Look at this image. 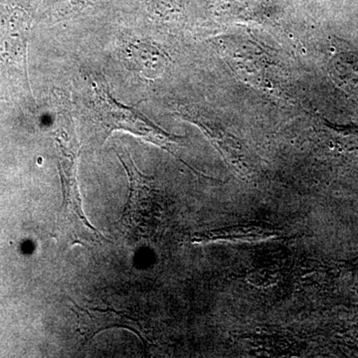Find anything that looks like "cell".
I'll return each mask as SVG.
<instances>
[{
  "label": "cell",
  "mask_w": 358,
  "mask_h": 358,
  "mask_svg": "<svg viewBox=\"0 0 358 358\" xmlns=\"http://www.w3.org/2000/svg\"><path fill=\"white\" fill-rule=\"evenodd\" d=\"M88 90L87 113L96 129L95 140L99 145H103L113 131H124L173 154L171 147L176 145L181 136L166 133L136 107L117 102L103 75H90Z\"/></svg>",
  "instance_id": "obj_1"
},
{
  "label": "cell",
  "mask_w": 358,
  "mask_h": 358,
  "mask_svg": "<svg viewBox=\"0 0 358 358\" xmlns=\"http://www.w3.org/2000/svg\"><path fill=\"white\" fill-rule=\"evenodd\" d=\"M56 157L62 182L63 204L59 209L56 219L55 234L71 244L102 243L110 240L103 236L89 222L83 210V201L78 181V162L79 145L75 136L59 131L56 134Z\"/></svg>",
  "instance_id": "obj_2"
},
{
  "label": "cell",
  "mask_w": 358,
  "mask_h": 358,
  "mask_svg": "<svg viewBox=\"0 0 358 358\" xmlns=\"http://www.w3.org/2000/svg\"><path fill=\"white\" fill-rule=\"evenodd\" d=\"M115 152L128 174L129 180V199L120 223L126 229L127 233L136 237V231L145 221V216L148 212V201L154 192L152 178L145 176L138 171L128 150L122 147L121 150L115 148Z\"/></svg>",
  "instance_id": "obj_3"
},
{
  "label": "cell",
  "mask_w": 358,
  "mask_h": 358,
  "mask_svg": "<svg viewBox=\"0 0 358 358\" xmlns=\"http://www.w3.org/2000/svg\"><path fill=\"white\" fill-rule=\"evenodd\" d=\"M30 20L20 7L0 3V60L11 64L25 62Z\"/></svg>",
  "instance_id": "obj_4"
},
{
  "label": "cell",
  "mask_w": 358,
  "mask_h": 358,
  "mask_svg": "<svg viewBox=\"0 0 358 358\" xmlns=\"http://www.w3.org/2000/svg\"><path fill=\"white\" fill-rule=\"evenodd\" d=\"M73 305L74 307L72 308V310L76 313L78 317L79 333L83 336L85 343L92 341L101 331L113 329V327L129 329L136 334L141 341H145V338L141 334L140 324L136 322V320L128 317L126 313L117 312L113 308L85 310L77 306L74 301Z\"/></svg>",
  "instance_id": "obj_5"
},
{
  "label": "cell",
  "mask_w": 358,
  "mask_h": 358,
  "mask_svg": "<svg viewBox=\"0 0 358 358\" xmlns=\"http://www.w3.org/2000/svg\"><path fill=\"white\" fill-rule=\"evenodd\" d=\"M248 281L253 286L266 288L275 281V277L267 270H259L249 275Z\"/></svg>",
  "instance_id": "obj_6"
}]
</instances>
